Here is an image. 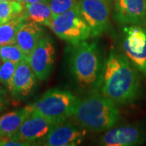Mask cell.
I'll return each mask as SVG.
<instances>
[{"instance_id":"8","label":"cell","mask_w":146,"mask_h":146,"mask_svg":"<svg viewBox=\"0 0 146 146\" xmlns=\"http://www.w3.org/2000/svg\"><path fill=\"white\" fill-rule=\"evenodd\" d=\"M27 60L36 79L47 80L52 72L55 61V49L52 40L48 36H43Z\"/></svg>"},{"instance_id":"10","label":"cell","mask_w":146,"mask_h":146,"mask_svg":"<svg viewBox=\"0 0 146 146\" xmlns=\"http://www.w3.org/2000/svg\"><path fill=\"white\" fill-rule=\"evenodd\" d=\"M86 129L79 124L63 122L55 126L39 141L45 146H75L80 145L85 137Z\"/></svg>"},{"instance_id":"13","label":"cell","mask_w":146,"mask_h":146,"mask_svg":"<svg viewBox=\"0 0 146 146\" xmlns=\"http://www.w3.org/2000/svg\"><path fill=\"white\" fill-rule=\"evenodd\" d=\"M36 76L27 59L17 63L11 94L16 98L29 96L36 85Z\"/></svg>"},{"instance_id":"19","label":"cell","mask_w":146,"mask_h":146,"mask_svg":"<svg viewBox=\"0 0 146 146\" xmlns=\"http://www.w3.org/2000/svg\"><path fill=\"white\" fill-rule=\"evenodd\" d=\"M0 59L2 62L11 61L19 63L23 60L28 59V55L16 44H8L0 46Z\"/></svg>"},{"instance_id":"4","label":"cell","mask_w":146,"mask_h":146,"mask_svg":"<svg viewBox=\"0 0 146 146\" xmlns=\"http://www.w3.org/2000/svg\"><path fill=\"white\" fill-rule=\"evenodd\" d=\"M79 98L67 90L48 89L39 99L29 105L31 112H35L56 123L67 121L73 116Z\"/></svg>"},{"instance_id":"20","label":"cell","mask_w":146,"mask_h":146,"mask_svg":"<svg viewBox=\"0 0 146 146\" xmlns=\"http://www.w3.org/2000/svg\"><path fill=\"white\" fill-rule=\"evenodd\" d=\"M16 64L17 63L11 61L0 63V84H3L10 94L12 91L13 76L16 71Z\"/></svg>"},{"instance_id":"21","label":"cell","mask_w":146,"mask_h":146,"mask_svg":"<svg viewBox=\"0 0 146 146\" xmlns=\"http://www.w3.org/2000/svg\"><path fill=\"white\" fill-rule=\"evenodd\" d=\"M48 3L53 16H57L76 7L78 4V0H49Z\"/></svg>"},{"instance_id":"7","label":"cell","mask_w":146,"mask_h":146,"mask_svg":"<svg viewBox=\"0 0 146 146\" xmlns=\"http://www.w3.org/2000/svg\"><path fill=\"white\" fill-rule=\"evenodd\" d=\"M123 50L127 58L146 76V27L127 25Z\"/></svg>"},{"instance_id":"25","label":"cell","mask_w":146,"mask_h":146,"mask_svg":"<svg viewBox=\"0 0 146 146\" xmlns=\"http://www.w3.org/2000/svg\"><path fill=\"white\" fill-rule=\"evenodd\" d=\"M1 62H2V61H1V59H0V63H1Z\"/></svg>"},{"instance_id":"18","label":"cell","mask_w":146,"mask_h":146,"mask_svg":"<svg viewBox=\"0 0 146 146\" xmlns=\"http://www.w3.org/2000/svg\"><path fill=\"white\" fill-rule=\"evenodd\" d=\"M25 14V3L17 0L0 1V23L3 24Z\"/></svg>"},{"instance_id":"23","label":"cell","mask_w":146,"mask_h":146,"mask_svg":"<svg viewBox=\"0 0 146 146\" xmlns=\"http://www.w3.org/2000/svg\"><path fill=\"white\" fill-rule=\"evenodd\" d=\"M23 3H36V2H42V0H17Z\"/></svg>"},{"instance_id":"14","label":"cell","mask_w":146,"mask_h":146,"mask_svg":"<svg viewBox=\"0 0 146 146\" xmlns=\"http://www.w3.org/2000/svg\"><path fill=\"white\" fill-rule=\"evenodd\" d=\"M44 36V31L40 24L27 21L16 34V44L26 55H29Z\"/></svg>"},{"instance_id":"3","label":"cell","mask_w":146,"mask_h":146,"mask_svg":"<svg viewBox=\"0 0 146 146\" xmlns=\"http://www.w3.org/2000/svg\"><path fill=\"white\" fill-rule=\"evenodd\" d=\"M71 46L69 66L76 83L92 91L100 88L104 65L97 42L83 41Z\"/></svg>"},{"instance_id":"5","label":"cell","mask_w":146,"mask_h":146,"mask_svg":"<svg viewBox=\"0 0 146 146\" xmlns=\"http://www.w3.org/2000/svg\"><path fill=\"white\" fill-rule=\"evenodd\" d=\"M46 27L71 45L86 41L91 36L90 29L80 12L78 4L71 10L53 16Z\"/></svg>"},{"instance_id":"22","label":"cell","mask_w":146,"mask_h":146,"mask_svg":"<svg viewBox=\"0 0 146 146\" xmlns=\"http://www.w3.org/2000/svg\"><path fill=\"white\" fill-rule=\"evenodd\" d=\"M9 103L7 93L5 89L0 87V112L5 109Z\"/></svg>"},{"instance_id":"27","label":"cell","mask_w":146,"mask_h":146,"mask_svg":"<svg viewBox=\"0 0 146 146\" xmlns=\"http://www.w3.org/2000/svg\"><path fill=\"white\" fill-rule=\"evenodd\" d=\"M108 1H110V0H108Z\"/></svg>"},{"instance_id":"1","label":"cell","mask_w":146,"mask_h":146,"mask_svg":"<svg viewBox=\"0 0 146 146\" xmlns=\"http://www.w3.org/2000/svg\"><path fill=\"white\" fill-rule=\"evenodd\" d=\"M101 94L116 105L135 102L141 93V80L136 67L126 55L111 51L104 64Z\"/></svg>"},{"instance_id":"26","label":"cell","mask_w":146,"mask_h":146,"mask_svg":"<svg viewBox=\"0 0 146 146\" xmlns=\"http://www.w3.org/2000/svg\"><path fill=\"white\" fill-rule=\"evenodd\" d=\"M0 25H1V23H0Z\"/></svg>"},{"instance_id":"9","label":"cell","mask_w":146,"mask_h":146,"mask_svg":"<svg viewBox=\"0 0 146 146\" xmlns=\"http://www.w3.org/2000/svg\"><path fill=\"white\" fill-rule=\"evenodd\" d=\"M146 141V130L139 124L110 128L101 136L99 144L106 146H133Z\"/></svg>"},{"instance_id":"17","label":"cell","mask_w":146,"mask_h":146,"mask_svg":"<svg viewBox=\"0 0 146 146\" xmlns=\"http://www.w3.org/2000/svg\"><path fill=\"white\" fill-rule=\"evenodd\" d=\"M26 19L25 14L0 25V46L16 44V34Z\"/></svg>"},{"instance_id":"11","label":"cell","mask_w":146,"mask_h":146,"mask_svg":"<svg viewBox=\"0 0 146 146\" xmlns=\"http://www.w3.org/2000/svg\"><path fill=\"white\" fill-rule=\"evenodd\" d=\"M58 124L35 112H31L29 117L22 123L19 131L10 137L14 140L25 141L33 145L42 140L47 134Z\"/></svg>"},{"instance_id":"29","label":"cell","mask_w":146,"mask_h":146,"mask_svg":"<svg viewBox=\"0 0 146 146\" xmlns=\"http://www.w3.org/2000/svg\"><path fill=\"white\" fill-rule=\"evenodd\" d=\"M0 87H1V86H0Z\"/></svg>"},{"instance_id":"15","label":"cell","mask_w":146,"mask_h":146,"mask_svg":"<svg viewBox=\"0 0 146 146\" xmlns=\"http://www.w3.org/2000/svg\"><path fill=\"white\" fill-rule=\"evenodd\" d=\"M31 114L29 106L0 116V139L10 138L19 131L22 123Z\"/></svg>"},{"instance_id":"12","label":"cell","mask_w":146,"mask_h":146,"mask_svg":"<svg viewBox=\"0 0 146 146\" xmlns=\"http://www.w3.org/2000/svg\"><path fill=\"white\" fill-rule=\"evenodd\" d=\"M115 18L121 25L146 27V0H114Z\"/></svg>"},{"instance_id":"16","label":"cell","mask_w":146,"mask_h":146,"mask_svg":"<svg viewBox=\"0 0 146 146\" xmlns=\"http://www.w3.org/2000/svg\"><path fill=\"white\" fill-rule=\"evenodd\" d=\"M25 16L26 21L47 26L54 16L47 2H36L25 3Z\"/></svg>"},{"instance_id":"28","label":"cell","mask_w":146,"mask_h":146,"mask_svg":"<svg viewBox=\"0 0 146 146\" xmlns=\"http://www.w3.org/2000/svg\"><path fill=\"white\" fill-rule=\"evenodd\" d=\"M0 140H1V139H0Z\"/></svg>"},{"instance_id":"24","label":"cell","mask_w":146,"mask_h":146,"mask_svg":"<svg viewBox=\"0 0 146 146\" xmlns=\"http://www.w3.org/2000/svg\"><path fill=\"white\" fill-rule=\"evenodd\" d=\"M0 1H10V0H0Z\"/></svg>"},{"instance_id":"6","label":"cell","mask_w":146,"mask_h":146,"mask_svg":"<svg viewBox=\"0 0 146 146\" xmlns=\"http://www.w3.org/2000/svg\"><path fill=\"white\" fill-rule=\"evenodd\" d=\"M78 7L90 29L91 36H100L109 29L108 0H78Z\"/></svg>"},{"instance_id":"2","label":"cell","mask_w":146,"mask_h":146,"mask_svg":"<svg viewBox=\"0 0 146 146\" xmlns=\"http://www.w3.org/2000/svg\"><path fill=\"white\" fill-rule=\"evenodd\" d=\"M73 116L84 129L102 132L116 124L120 113L113 101L93 90L84 98L79 99Z\"/></svg>"}]
</instances>
